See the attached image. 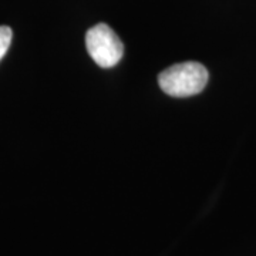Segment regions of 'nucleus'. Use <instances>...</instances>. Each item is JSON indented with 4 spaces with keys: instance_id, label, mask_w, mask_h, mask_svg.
I'll use <instances>...</instances> for the list:
<instances>
[{
    "instance_id": "1",
    "label": "nucleus",
    "mask_w": 256,
    "mask_h": 256,
    "mask_svg": "<svg viewBox=\"0 0 256 256\" xmlns=\"http://www.w3.org/2000/svg\"><path fill=\"white\" fill-rule=\"evenodd\" d=\"M162 92L172 97H191L201 92L208 82V70L196 62L168 67L158 76Z\"/></svg>"
},
{
    "instance_id": "2",
    "label": "nucleus",
    "mask_w": 256,
    "mask_h": 256,
    "mask_svg": "<svg viewBox=\"0 0 256 256\" xmlns=\"http://www.w3.org/2000/svg\"><path fill=\"white\" fill-rule=\"evenodd\" d=\"M86 46L92 58L102 68H110L121 60L124 54V46L116 32L100 23L92 28L86 34Z\"/></svg>"
},
{
    "instance_id": "3",
    "label": "nucleus",
    "mask_w": 256,
    "mask_h": 256,
    "mask_svg": "<svg viewBox=\"0 0 256 256\" xmlns=\"http://www.w3.org/2000/svg\"><path fill=\"white\" fill-rule=\"evenodd\" d=\"M12 28L8 26H0V60L3 58V56L8 53L10 43H12Z\"/></svg>"
}]
</instances>
